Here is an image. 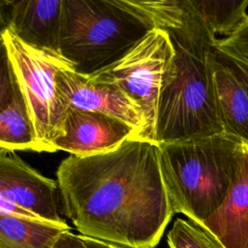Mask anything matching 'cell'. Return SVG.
I'll list each match as a JSON object with an SVG mask.
<instances>
[{"label":"cell","instance_id":"cell-1","mask_svg":"<svg viewBox=\"0 0 248 248\" xmlns=\"http://www.w3.org/2000/svg\"><path fill=\"white\" fill-rule=\"evenodd\" d=\"M63 212L79 234L124 248H155L174 212L160 146L140 138L90 157L70 155L56 171Z\"/></svg>","mask_w":248,"mask_h":248},{"label":"cell","instance_id":"cell-2","mask_svg":"<svg viewBox=\"0 0 248 248\" xmlns=\"http://www.w3.org/2000/svg\"><path fill=\"white\" fill-rule=\"evenodd\" d=\"M166 31L175 56L170 79L159 100L154 141L160 144L224 133L211 69L217 37L191 0L182 23Z\"/></svg>","mask_w":248,"mask_h":248},{"label":"cell","instance_id":"cell-3","mask_svg":"<svg viewBox=\"0 0 248 248\" xmlns=\"http://www.w3.org/2000/svg\"><path fill=\"white\" fill-rule=\"evenodd\" d=\"M159 146L174 214L202 226L221 206L235 180L243 141L222 133Z\"/></svg>","mask_w":248,"mask_h":248},{"label":"cell","instance_id":"cell-4","mask_svg":"<svg viewBox=\"0 0 248 248\" xmlns=\"http://www.w3.org/2000/svg\"><path fill=\"white\" fill-rule=\"evenodd\" d=\"M152 28L122 0H63L59 54L90 76L117 61Z\"/></svg>","mask_w":248,"mask_h":248},{"label":"cell","instance_id":"cell-5","mask_svg":"<svg viewBox=\"0 0 248 248\" xmlns=\"http://www.w3.org/2000/svg\"><path fill=\"white\" fill-rule=\"evenodd\" d=\"M2 49L25 101L40 152H55L66 134L69 106L56 81L57 73L73 65L57 52L34 47L8 28L1 31Z\"/></svg>","mask_w":248,"mask_h":248},{"label":"cell","instance_id":"cell-6","mask_svg":"<svg viewBox=\"0 0 248 248\" xmlns=\"http://www.w3.org/2000/svg\"><path fill=\"white\" fill-rule=\"evenodd\" d=\"M175 50L166 30L152 29L121 58L87 76L120 90L141 111L146 139L154 141L158 104L173 69Z\"/></svg>","mask_w":248,"mask_h":248},{"label":"cell","instance_id":"cell-7","mask_svg":"<svg viewBox=\"0 0 248 248\" xmlns=\"http://www.w3.org/2000/svg\"><path fill=\"white\" fill-rule=\"evenodd\" d=\"M57 181L44 176L15 151H0V200L24 209L32 220L69 228L59 212Z\"/></svg>","mask_w":248,"mask_h":248},{"label":"cell","instance_id":"cell-8","mask_svg":"<svg viewBox=\"0 0 248 248\" xmlns=\"http://www.w3.org/2000/svg\"><path fill=\"white\" fill-rule=\"evenodd\" d=\"M56 81L69 108L113 116L133 127L140 139H146V124L140 109L116 87L94 82L72 67L60 70Z\"/></svg>","mask_w":248,"mask_h":248},{"label":"cell","instance_id":"cell-9","mask_svg":"<svg viewBox=\"0 0 248 248\" xmlns=\"http://www.w3.org/2000/svg\"><path fill=\"white\" fill-rule=\"evenodd\" d=\"M66 134L55 142V149L77 157H90L112 151L124 141L140 138L137 131L124 121L97 112L69 108Z\"/></svg>","mask_w":248,"mask_h":248},{"label":"cell","instance_id":"cell-10","mask_svg":"<svg viewBox=\"0 0 248 248\" xmlns=\"http://www.w3.org/2000/svg\"><path fill=\"white\" fill-rule=\"evenodd\" d=\"M63 0H2L1 21L22 42L59 53Z\"/></svg>","mask_w":248,"mask_h":248},{"label":"cell","instance_id":"cell-11","mask_svg":"<svg viewBox=\"0 0 248 248\" xmlns=\"http://www.w3.org/2000/svg\"><path fill=\"white\" fill-rule=\"evenodd\" d=\"M225 248H248V145L243 142L239 169L221 206L201 226Z\"/></svg>","mask_w":248,"mask_h":248},{"label":"cell","instance_id":"cell-12","mask_svg":"<svg viewBox=\"0 0 248 248\" xmlns=\"http://www.w3.org/2000/svg\"><path fill=\"white\" fill-rule=\"evenodd\" d=\"M0 147L10 151L40 152L25 101L3 49L0 82Z\"/></svg>","mask_w":248,"mask_h":248},{"label":"cell","instance_id":"cell-13","mask_svg":"<svg viewBox=\"0 0 248 248\" xmlns=\"http://www.w3.org/2000/svg\"><path fill=\"white\" fill-rule=\"evenodd\" d=\"M216 106L224 133L248 145V92L216 52L211 53Z\"/></svg>","mask_w":248,"mask_h":248},{"label":"cell","instance_id":"cell-14","mask_svg":"<svg viewBox=\"0 0 248 248\" xmlns=\"http://www.w3.org/2000/svg\"><path fill=\"white\" fill-rule=\"evenodd\" d=\"M67 231H71V227L0 215V248H53Z\"/></svg>","mask_w":248,"mask_h":248},{"label":"cell","instance_id":"cell-15","mask_svg":"<svg viewBox=\"0 0 248 248\" xmlns=\"http://www.w3.org/2000/svg\"><path fill=\"white\" fill-rule=\"evenodd\" d=\"M210 32L217 36L232 35L248 17V0H191Z\"/></svg>","mask_w":248,"mask_h":248},{"label":"cell","instance_id":"cell-16","mask_svg":"<svg viewBox=\"0 0 248 248\" xmlns=\"http://www.w3.org/2000/svg\"><path fill=\"white\" fill-rule=\"evenodd\" d=\"M169 248H225L209 232L186 218H177L167 235Z\"/></svg>","mask_w":248,"mask_h":248},{"label":"cell","instance_id":"cell-17","mask_svg":"<svg viewBox=\"0 0 248 248\" xmlns=\"http://www.w3.org/2000/svg\"><path fill=\"white\" fill-rule=\"evenodd\" d=\"M215 47L223 52L248 61V17L232 35L218 39Z\"/></svg>","mask_w":248,"mask_h":248},{"label":"cell","instance_id":"cell-18","mask_svg":"<svg viewBox=\"0 0 248 248\" xmlns=\"http://www.w3.org/2000/svg\"><path fill=\"white\" fill-rule=\"evenodd\" d=\"M216 52L222 58V60L232 70L238 79L248 92V61L240 59L232 54L223 52L215 47Z\"/></svg>","mask_w":248,"mask_h":248},{"label":"cell","instance_id":"cell-19","mask_svg":"<svg viewBox=\"0 0 248 248\" xmlns=\"http://www.w3.org/2000/svg\"><path fill=\"white\" fill-rule=\"evenodd\" d=\"M53 248H87L80 237V234H76L71 231L64 232Z\"/></svg>","mask_w":248,"mask_h":248},{"label":"cell","instance_id":"cell-20","mask_svg":"<svg viewBox=\"0 0 248 248\" xmlns=\"http://www.w3.org/2000/svg\"><path fill=\"white\" fill-rule=\"evenodd\" d=\"M80 237L83 240V242L85 243V245L87 246V248H124V247L116 245V244H112V243L106 242V241L96 239L93 237H89V236H84L81 234H80Z\"/></svg>","mask_w":248,"mask_h":248}]
</instances>
